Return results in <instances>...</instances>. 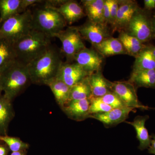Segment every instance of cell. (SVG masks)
Masks as SVG:
<instances>
[{
  "label": "cell",
  "instance_id": "20",
  "mask_svg": "<svg viewBox=\"0 0 155 155\" xmlns=\"http://www.w3.org/2000/svg\"><path fill=\"white\" fill-rule=\"evenodd\" d=\"M17 61L13 43L0 39V74Z\"/></svg>",
  "mask_w": 155,
  "mask_h": 155
},
{
  "label": "cell",
  "instance_id": "6",
  "mask_svg": "<svg viewBox=\"0 0 155 155\" xmlns=\"http://www.w3.org/2000/svg\"><path fill=\"white\" fill-rule=\"evenodd\" d=\"M59 38L62 45V52L67 59V62L72 63L76 54L86 48L82 38L76 26H69L53 35Z\"/></svg>",
  "mask_w": 155,
  "mask_h": 155
},
{
  "label": "cell",
  "instance_id": "40",
  "mask_svg": "<svg viewBox=\"0 0 155 155\" xmlns=\"http://www.w3.org/2000/svg\"><path fill=\"white\" fill-rule=\"evenodd\" d=\"M2 83H1V75H0V96H1V95H2Z\"/></svg>",
  "mask_w": 155,
  "mask_h": 155
},
{
  "label": "cell",
  "instance_id": "17",
  "mask_svg": "<svg viewBox=\"0 0 155 155\" xmlns=\"http://www.w3.org/2000/svg\"><path fill=\"white\" fill-rule=\"evenodd\" d=\"M94 47L103 58L127 54L119 39L111 37L105 39L101 42Z\"/></svg>",
  "mask_w": 155,
  "mask_h": 155
},
{
  "label": "cell",
  "instance_id": "30",
  "mask_svg": "<svg viewBox=\"0 0 155 155\" xmlns=\"http://www.w3.org/2000/svg\"><path fill=\"white\" fill-rule=\"evenodd\" d=\"M110 23L114 27L115 21H116L117 12L119 9L120 1L110 0Z\"/></svg>",
  "mask_w": 155,
  "mask_h": 155
},
{
  "label": "cell",
  "instance_id": "19",
  "mask_svg": "<svg viewBox=\"0 0 155 155\" xmlns=\"http://www.w3.org/2000/svg\"><path fill=\"white\" fill-rule=\"evenodd\" d=\"M12 102L4 94L0 96V135H8L9 124L15 116Z\"/></svg>",
  "mask_w": 155,
  "mask_h": 155
},
{
  "label": "cell",
  "instance_id": "7",
  "mask_svg": "<svg viewBox=\"0 0 155 155\" xmlns=\"http://www.w3.org/2000/svg\"><path fill=\"white\" fill-rule=\"evenodd\" d=\"M126 28V33L143 43L153 37L152 19L144 10L140 8L136 11Z\"/></svg>",
  "mask_w": 155,
  "mask_h": 155
},
{
  "label": "cell",
  "instance_id": "13",
  "mask_svg": "<svg viewBox=\"0 0 155 155\" xmlns=\"http://www.w3.org/2000/svg\"><path fill=\"white\" fill-rule=\"evenodd\" d=\"M136 109L130 107L113 109L103 114H91L89 118L100 121L106 127H110L125 122L131 112H135Z\"/></svg>",
  "mask_w": 155,
  "mask_h": 155
},
{
  "label": "cell",
  "instance_id": "9",
  "mask_svg": "<svg viewBox=\"0 0 155 155\" xmlns=\"http://www.w3.org/2000/svg\"><path fill=\"white\" fill-rule=\"evenodd\" d=\"M77 27L82 38L90 42L93 47L110 37L107 25L105 23L92 22L88 20L83 25Z\"/></svg>",
  "mask_w": 155,
  "mask_h": 155
},
{
  "label": "cell",
  "instance_id": "1",
  "mask_svg": "<svg viewBox=\"0 0 155 155\" xmlns=\"http://www.w3.org/2000/svg\"><path fill=\"white\" fill-rule=\"evenodd\" d=\"M63 62L60 53L51 45L41 55L26 65L31 83L47 85L57 77Z\"/></svg>",
  "mask_w": 155,
  "mask_h": 155
},
{
  "label": "cell",
  "instance_id": "14",
  "mask_svg": "<svg viewBox=\"0 0 155 155\" xmlns=\"http://www.w3.org/2000/svg\"><path fill=\"white\" fill-rule=\"evenodd\" d=\"M139 8L137 3L133 1H120L114 29L126 28L130 19Z\"/></svg>",
  "mask_w": 155,
  "mask_h": 155
},
{
  "label": "cell",
  "instance_id": "23",
  "mask_svg": "<svg viewBox=\"0 0 155 155\" xmlns=\"http://www.w3.org/2000/svg\"><path fill=\"white\" fill-rule=\"evenodd\" d=\"M128 81L136 88L144 87L155 89V69L132 72Z\"/></svg>",
  "mask_w": 155,
  "mask_h": 155
},
{
  "label": "cell",
  "instance_id": "11",
  "mask_svg": "<svg viewBox=\"0 0 155 155\" xmlns=\"http://www.w3.org/2000/svg\"><path fill=\"white\" fill-rule=\"evenodd\" d=\"M89 75L77 63L66 62L61 64L56 78L71 87Z\"/></svg>",
  "mask_w": 155,
  "mask_h": 155
},
{
  "label": "cell",
  "instance_id": "5",
  "mask_svg": "<svg viewBox=\"0 0 155 155\" xmlns=\"http://www.w3.org/2000/svg\"><path fill=\"white\" fill-rule=\"evenodd\" d=\"M32 30V12L28 9L0 24V39L14 43L26 36Z\"/></svg>",
  "mask_w": 155,
  "mask_h": 155
},
{
  "label": "cell",
  "instance_id": "4",
  "mask_svg": "<svg viewBox=\"0 0 155 155\" xmlns=\"http://www.w3.org/2000/svg\"><path fill=\"white\" fill-rule=\"evenodd\" d=\"M34 30L38 31L52 38L64 30L67 25L64 17L55 9L44 6L32 12Z\"/></svg>",
  "mask_w": 155,
  "mask_h": 155
},
{
  "label": "cell",
  "instance_id": "24",
  "mask_svg": "<svg viewBox=\"0 0 155 155\" xmlns=\"http://www.w3.org/2000/svg\"><path fill=\"white\" fill-rule=\"evenodd\" d=\"M155 69V59L149 45L147 46L135 58L132 72Z\"/></svg>",
  "mask_w": 155,
  "mask_h": 155
},
{
  "label": "cell",
  "instance_id": "38",
  "mask_svg": "<svg viewBox=\"0 0 155 155\" xmlns=\"http://www.w3.org/2000/svg\"><path fill=\"white\" fill-rule=\"evenodd\" d=\"M152 22L153 37L155 38V17H154L153 19H152Z\"/></svg>",
  "mask_w": 155,
  "mask_h": 155
},
{
  "label": "cell",
  "instance_id": "31",
  "mask_svg": "<svg viewBox=\"0 0 155 155\" xmlns=\"http://www.w3.org/2000/svg\"><path fill=\"white\" fill-rule=\"evenodd\" d=\"M44 1L41 0H21L20 4V13H22L28 10V8L34 5L44 2Z\"/></svg>",
  "mask_w": 155,
  "mask_h": 155
},
{
  "label": "cell",
  "instance_id": "12",
  "mask_svg": "<svg viewBox=\"0 0 155 155\" xmlns=\"http://www.w3.org/2000/svg\"><path fill=\"white\" fill-rule=\"evenodd\" d=\"M90 104V99L71 100L61 110L69 119L80 122L89 118Z\"/></svg>",
  "mask_w": 155,
  "mask_h": 155
},
{
  "label": "cell",
  "instance_id": "10",
  "mask_svg": "<svg viewBox=\"0 0 155 155\" xmlns=\"http://www.w3.org/2000/svg\"><path fill=\"white\" fill-rule=\"evenodd\" d=\"M104 58L95 50L85 48L78 53L74 61L89 75L101 70Z\"/></svg>",
  "mask_w": 155,
  "mask_h": 155
},
{
  "label": "cell",
  "instance_id": "3",
  "mask_svg": "<svg viewBox=\"0 0 155 155\" xmlns=\"http://www.w3.org/2000/svg\"><path fill=\"white\" fill-rule=\"evenodd\" d=\"M0 75L4 95L12 101L31 83L27 66L18 61Z\"/></svg>",
  "mask_w": 155,
  "mask_h": 155
},
{
  "label": "cell",
  "instance_id": "36",
  "mask_svg": "<svg viewBox=\"0 0 155 155\" xmlns=\"http://www.w3.org/2000/svg\"><path fill=\"white\" fill-rule=\"evenodd\" d=\"M10 150L6 144H0V155H8Z\"/></svg>",
  "mask_w": 155,
  "mask_h": 155
},
{
  "label": "cell",
  "instance_id": "35",
  "mask_svg": "<svg viewBox=\"0 0 155 155\" xmlns=\"http://www.w3.org/2000/svg\"><path fill=\"white\" fill-rule=\"evenodd\" d=\"M151 136V143L148 149V153L155 155V134H152Z\"/></svg>",
  "mask_w": 155,
  "mask_h": 155
},
{
  "label": "cell",
  "instance_id": "18",
  "mask_svg": "<svg viewBox=\"0 0 155 155\" xmlns=\"http://www.w3.org/2000/svg\"><path fill=\"white\" fill-rule=\"evenodd\" d=\"M93 97H101L111 91V81L104 77L101 70L88 76Z\"/></svg>",
  "mask_w": 155,
  "mask_h": 155
},
{
  "label": "cell",
  "instance_id": "22",
  "mask_svg": "<svg viewBox=\"0 0 155 155\" xmlns=\"http://www.w3.org/2000/svg\"><path fill=\"white\" fill-rule=\"evenodd\" d=\"M105 1L83 0L81 1L89 20L92 22L105 23L103 14Z\"/></svg>",
  "mask_w": 155,
  "mask_h": 155
},
{
  "label": "cell",
  "instance_id": "26",
  "mask_svg": "<svg viewBox=\"0 0 155 155\" xmlns=\"http://www.w3.org/2000/svg\"><path fill=\"white\" fill-rule=\"evenodd\" d=\"M21 0H0V24L9 18L21 14Z\"/></svg>",
  "mask_w": 155,
  "mask_h": 155
},
{
  "label": "cell",
  "instance_id": "28",
  "mask_svg": "<svg viewBox=\"0 0 155 155\" xmlns=\"http://www.w3.org/2000/svg\"><path fill=\"white\" fill-rule=\"evenodd\" d=\"M90 114H103L113 110V108L102 101L100 97H92L90 99Z\"/></svg>",
  "mask_w": 155,
  "mask_h": 155
},
{
  "label": "cell",
  "instance_id": "21",
  "mask_svg": "<svg viewBox=\"0 0 155 155\" xmlns=\"http://www.w3.org/2000/svg\"><path fill=\"white\" fill-rule=\"evenodd\" d=\"M47 85L52 92L58 105L61 109L63 108L69 101L71 87L56 78Z\"/></svg>",
  "mask_w": 155,
  "mask_h": 155
},
{
  "label": "cell",
  "instance_id": "16",
  "mask_svg": "<svg viewBox=\"0 0 155 155\" xmlns=\"http://www.w3.org/2000/svg\"><path fill=\"white\" fill-rule=\"evenodd\" d=\"M149 119L148 115L137 116L135 117L133 122H126V123L132 125L136 132L137 138L139 141L138 149L143 150L149 147L151 143V136L146 127V122Z\"/></svg>",
  "mask_w": 155,
  "mask_h": 155
},
{
  "label": "cell",
  "instance_id": "32",
  "mask_svg": "<svg viewBox=\"0 0 155 155\" xmlns=\"http://www.w3.org/2000/svg\"><path fill=\"white\" fill-rule=\"evenodd\" d=\"M110 0H105L104 4L103 9L104 22L106 24L110 23Z\"/></svg>",
  "mask_w": 155,
  "mask_h": 155
},
{
  "label": "cell",
  "instance_id": "25",
  "mask_svg": "<svg viewBox=\"0 0 155 155\" xmlns=\"http://www.w3.org/2000/svg\"><path fill=\"white\" fill-rule=\"evenodd\" d=\"M88 76L71 87L69 101L91 99L93 97Z\"/></svg>",
  "mask_w": 155,
  "mask_h": 155
},
{
  "label": "cell",
  "instance_id": "33",
  "mask_svg": "<svg viewBox=\"0 0 155 155\" xmlns=\"http://www.w3.org/2000/svg\"><path fill=\"white\" fill-rule=\"evenodd\" d=\"M67 0H47L44 1V5L53 8H58L64 4Z\"/></svg>",
  "mask_w": 155,
  "mask_h": 155
},
{
  "label": "cell",
  "instance_id": "15",
  "mask_svg": "<svg viewBox=\"0 0 155 155\" xmlns=\"http://www.w3.org/2000/svg\"><path fill=\"white\" fill-rule=\"evenodd\" d=\"M53 8L58 11L64 17L67 23L69 25L85 16L83 8L75 1L67 0L66 2L59 8Z\"/></svg>",
  "mask_w": 155,
  "mask_h": 155
},
{
  "label": "cell",
  "instance_id": "39",
  "mask_svg": "<svg viewBox=\"0 0 155 155\" xmlns=\"http://www.w3.org/2000/svg\"><path fill=\"white\" fill-rule=\"evenodd\" d=\"M151 51L152 53L153 56L155 59V46L153 45H149Z\"/></svg>",
  "mask_w": 155,
  "mask_h": 155
},
{
  "label": "cell",
  "instance_id": "27",
  "mask_svg": "<svg viewBox=\"0 0 155 155\" xmlns=\"http://www.w3.org/2000/svg\"><path fill=\"white\" fill-rule=\"evenodd\" d=\"M0 141L4 142L12 152L26 151L29 147L28 143L24 142L19 137L9 136L8 135H0Z\"/></svg>",
  "mask_w": 155,
  "mask_h": 155
},
{
  "label": "cell",
  "instance_id": "8",
  "mask_svg": "<svg viewBox=\"0 0 155 155\" xmlns=\"http://www.w3.org/2000/svg\"><path fill=\"white\" fill-rule=\"evenodd\" d=\"M111 91L116 94L126 107L144 110L150 109L139 101L134 85L129 81L111 82Z\"/></svg>",
  "mask_w": 155,
  "mask_h": 155
},
{
  "label": "cell",
  "instance_id": "37",
  "mask_svg": "<svg viewBox=\"0 0 155 155\" xmlns=\"http://www.w3.org/2000/svg\"><path fill=\"white\" fill-rule=\"evenodd\" d=\"M27 150L21 151L13 152L10 155H26Z\"/></svg>",
  "mask_w": 155,
  "mask_h": 155
},
{
  "label": "cell",
  "instance_id": "2",
  "mask_svg": "<svg viewBox=\"0 0 155 155\" xmlns=\"http://www.w3.org/2000/svg\"><path fill=\"white\" fill-rule=\"evenodd\" d=\"M51 38L32 30L26 36L13 43L17 61L27 65L41 55L51 45Z\"/></svg>",
  "mask_w": 155,
  "mask_h": 155
},
{
  "label": "cell",
  "instance_id": "29",
  "mask_svg": "<svg viewBox=\"0 0 155 155\" xmlns=\"http://www.w3.org/2000/svg\"><path fill=\"white\" fill-rule=\"evenodd\" d=\"M100 98L104 102L110 106L113 109L127 107L122 101V100L119 98V97L113 92L108 93L104 96Z\"/></svg>",
  "mask_w": 155,
  "mask_h": 155
},
{
  "label": "cell",
  "instance_id": "34",
  "mask_svg": "<svg viewBox=\"0 0 155 155\" xmlns=\"http://www.w3.org/2000/svg\"><path fill=\"white\" fill-rule=\"evenodd\" d=\"M144 6L145 9L148 11L155 9V0H144Z\"/></svg>",
  "mask_w": 155,
  "mask_h": 155
}]
</instances>
